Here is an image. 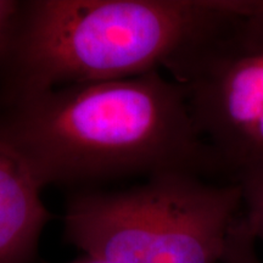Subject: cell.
Returning a JSON list of instances; mask_svg holds the SVG:
<instances>
[{
  "mask_svg": "<svg viewBox=\"0 0 263 263\" xmlns=\"http://www.w3.org/2000/svg\"><path fill=\"white\" fill-rule=\"evenodd\" d=\"M0 141L43 188L167 172L227 183L182 87L161 71L0 97Z\"/></svg>",
  "mask_w": 263,
  "mask_h": 263,
  "instance_id": "1",
  "label": "cell"
},
{
  "mask_svg": "<svg viewBox=\"0 0 263 263\" xmlns=\"http://www.w3.org/2000/svg\"><path fill=\"white\" fill-rule=\"evenodd\" d=\"M242 0H27L0 39V97L162 71Z\"/></svg>",
  "mask_w": 263,
  "mask_h": 263,
  "instance_id": "2",
  "label": "cell"
},
{
  "mask_svg": "<svg viewBox=\"0 0 263 263\" xmlns=\"http://www.w3.org/2000/svg\"><path fill=\"white\" fill-rule=\"evenodd\" d=\"M241 203L239 184L160 173L130 189L76 194L65 239L106 263H221Z\"/></svg>",
  "mask_w": 263,
  "mask_h": 263,
  "instance_id": "3",
  "label": "cell"
},
{
  "mask_svg": "<svg viewBox=\"0 0 263 263\" xmlns=\"http://www.w3.org/2000/svg\"><path fill=\"white\" fill-rule=\"evenodd\" d=\"M227 183L263 174V0H244L164 68Z\"/></svg>",
  "mask_w": 263,
  "mask_h": 263,
  "instance_id": "4",
  "label": "cell"
},
{
  "mask_svg": "<svg viewBox=\"0 0 263 263\" xmlns=\"http://www.w3.org/2000/svg\"><path fill=\"white\" fill-rule=\"evenodd\" d=\"M43 186L14 149L0 141V263H33L50 218Z\"/></svg>",
  "mask_w": 263,
  "mask_h": 263,
  "instance_id": "5",
  "label": "cell"
},
{
  "mask_svg": "<svg viewBox=\"0 0 263 263\" xmlns=\"http://www.w3.org/2000/svg\"><path fill=\"white\" fill-rule=\"evenodd\" d=\"M256 244L257 240L239 213L227 235L221 263H262L256 251Z\"/></svg>",
  "mask_w": 263,
  "mask_h": 263,
  "instance_id": "6",
  "label": "cell"
},
{
  "mask_svg": "<svg viewBox=\"0 0 263 263\" xmlns=\"http://www.w3.org/2000/svg\"><path fill=\"white\" fill-rule=\"evenodd\" d=\"M238 184L242 196V217L256 240L263 241V174L248 177Z\"/></svg>",
  "mask_w": 263,
  "mask_h": 263,
  "instance_id": "7",
  "label": "cell"
},
{
  "mask_svg": "<svg viewBox=\"0 0 263 263\" xmlns=\"http://www.w3.org/2000/svg\"><path fill=\"white\" fill-rule=\"evenodd\" d=\"M17 5L18 2H14V0H0V39L8 28Z\"/></svg>",
  "mask_w": 263,
  "mask_h": 263,
  "instance_id": "8",
  "label": "cell"
},
{
  "mask_svg": "<svg viewBox=\"0 0 263 263\" xmlns=\"http://www.w3.org/2000/svg\"><path fill=\"white\" fill-rule=\"evenodd\" d=\"M43 263H45V262H43ZM67 263H106V262L100 261V259H98V258L90 257V256L83 255V256H82V257L77 258V259H73V261L67 262Z\"/></svg>",
  "mask_w": 263,
  "mask_h": 263,
  "instance_id": "9",
  "label": "cell"
}]
</instances>
